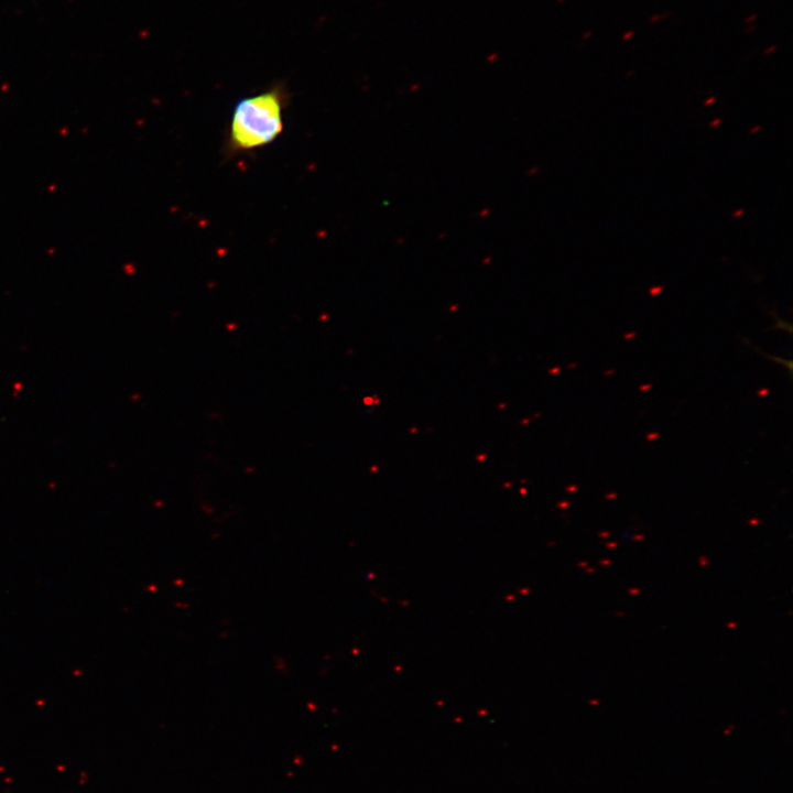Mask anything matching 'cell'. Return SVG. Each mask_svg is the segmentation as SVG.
I'll use <instances>...</instances> for the list:
<instances>
[{
	"instance_id": "6da1fadb",
	"label": "cell",
	"mask_w": 793,
	"mask_h": 793,
	"mask_svg": "<svg viewBox=\"0 0 793 793\" xmlns=\"http://www.w3.org/2000/svg\"><path fill=\"white\" fill-rule=\"evenodd\" d=\"M289 94L281 84L239 99L231 112L226 152L240 154L275 141L284 129Z\"/></svg>"
},
{
	"instance_id": "7a4b0ae2",
	"label": "cell",
	"mask_w": 793,
	"mask_h": 793,
	"mask_svg": "<svg viewBox=\"0 0 793 793\" xmlns=\"http://www.w3.org/2000/svg\"><path fill=\"white\" fill-rule=\"evenodd\" d=\"M672 14H673V13H672V12H669V11H667V12H663V13H655V14H653V15H651V17L649 18L648 22H649L650 24H656V23H659V22H661V21L670 18Z\"/></svg>"
},
{
	"instance_id": "3957f363",
	"label": "cell",
	"mask_w": 793,
	"mask_h": 793,
	"mask_svg": "<svg viewBox=\"0 0 793 793\" xmlns=\"http://www.w3.org/2000/svg\"><path fill=\"white\" fill-rule=\"evenodd\" d=\"M634 34H636V31H634V30H632V29H631V30H627L626 32H623V33L621 34V40H622V42H628V41H630V40L634 36Z\"/></svg>"
},
{
	"instance_id": "277c9868",
	"label": "cell",
	"mask_w": 793,
	"mask_h": 793,
	"mask_svg": "<svg viewBox=\"0 0 793 793\" xmlns=\"http://www.w3.org/2000/svg\"><path fill=\"white\" fill-rule=\"evenodd\" d=\"M758 13H751L745 19V24L750 25L758 19Z\"/></svg>"
},
{
	"instance_id": "5b68a950",
	"label": "cell",
	"mask_w": 793,
	"mask_h": 793,
	"mask_svg": "<svg viewBox=\"0 0 793 793\" xmlns=\"http://www.w3.org/2000/svg\"><path fill=\"white\" fill-rule=\"evenodd\" d=\"M776 48H778L776 45L771 44V45H769L767 48H764L763 54H764V55H770V54H772L773 52H775Z\"/></svg>"
},
{
	"instance_id": "8992f818",
	"label": "cell",
	"mask_w": 793,
	"mask_h": 793,
	"mask_svg": "<svg viewBox=\"0 0 793 793\" xmlns=\"http://www.w3.org/2000/svg\"><path fill=\"white\" fill-rule=\"evenodd\" d=\"M591 35H593V31H591V30H587V31H585V32L583 33L582 40H583V41H587V40H589V39L591 37Z\"/></svg>"
},
{
	"instance_id": "52a82bcc",
	"label": "cell",
	"mask_w": 793,
	"mask_h": 793,
	"mask_svg": "<svg viewBox=\"0 0 793 793\" xmlns=\"http://www.w3.org/2000/svg\"><path fill=\"white\" fill-rule=\"evenodd\" d=\"M754 30H756V26H754L753 24H750V25H748L747 29L745 30V33H746V34L752 33Z\"/></svg>"
},
{
	"instance_id": "ba28073f",
	"label": "cell",
	"mask_w": 793,
	"mask_h": 793,
	"mask_svg": "<svg viewBox=\"0 0 793 793\" xmlns=\"http://www.w3.org/2000/svg\"><path fill=\"white\" fill-rule=\"evenodd\" d=\"M565 0H558V2H564Z\"/></svg>"
}]
</instances>
